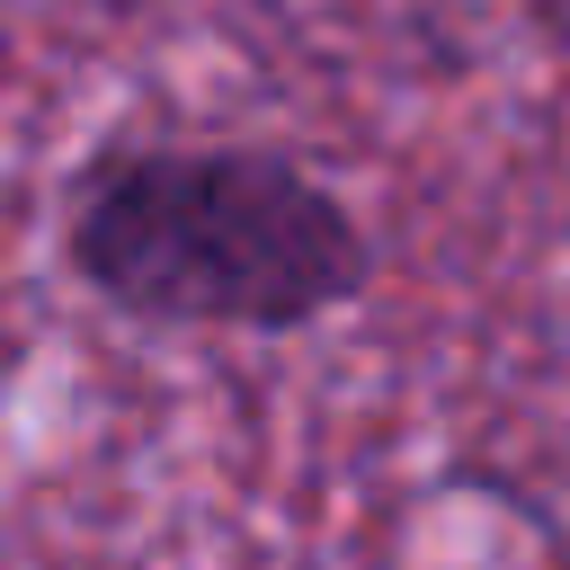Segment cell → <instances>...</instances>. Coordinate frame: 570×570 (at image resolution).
<instances>
[{
	"mask_svg": "<svg viewBox=\"0 0 570 570\" xmlns=\"http://www.w3.org/2000/svg\"><path fill=\"white\" fill-rule=\"evenodd\" d=\"M62 267L142 330L294 338L365 303L356 205L267 142H125L62 196Z\"/></svg>",
	"mask_w": 570,
	"mask_h": 570,
	"instance_id": "cell-1",
	"label": "cell"
}]
</instances>
